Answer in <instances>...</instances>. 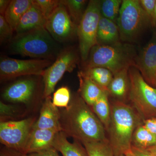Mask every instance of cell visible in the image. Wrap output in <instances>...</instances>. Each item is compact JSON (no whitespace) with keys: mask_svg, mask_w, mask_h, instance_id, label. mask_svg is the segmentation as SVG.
<instances>
[{"mask_svg":"<svg viewBox=\"0 0 156 156\" xmlns=\"http://www.w3.org/2000/svg\"><path fill=\"white\" fill-rule=\"evenodd\" d=\"M60 111L61 131L81 143L107 140L103 124L79 94L71 97L69 106Z\"/></svg>","mask_w":156,"mask_h":156,"instance_id":"obj_1","label":"cell"},{"mask_svg":"<svg viewBox=\"0 0 156 156\" xmlns=\"http://www.w3.org/2000/svg\"><path fill=\"white\" fill-rule=\"evenodd\" d=\"M110 121L106 136L115 156L125 155L131 151V140L136 128L144 120L129 104L109 98Z\"/></svg>","mask_w":156,"mask_h":156,"instance_id":"obj_2","label":"cell"},{"mask_svg":"<svg viewBox=\"0 0 156 156\" xmlns=\"http://www.w3.org/2000/svg\"><path fill=\"white\" fill-rule=\"evenodd\" d=\"M137 56L135 47L130 43L97 44L90 50L88 58L83 63V69L103 67L114 75L126 68L135 66Z\"/></svg>","mask_w":156,"mask_h":156,"instance_id":"obj_3","label":"cell"},{"mask_svg":"<svg viewBox=\"0 0 156 156\" xmlns=\"http://www.w3.org/2000/svg\"><path fill=\"white\" fill-rule=\"evenodd\" d=\"M55 41L46 28L43 27L17 35L11 42V49L14 53L22 56L50 59L56 52Z\"/></svg>","mask_w":156,"mask_h":156,"instance_id":"obj_4","label":"cell"},{"mask_svg":"<svg viewBox=\"0 0 156 156\" xmlns=\"http://www.w3.org/2000/svg\"><path fill=\"white\" fill-rule=\"evenodd\" d=\"M117 24L121 41L130 44L134 42L145 30L152 27L150 20L139 0L122 1Z\"/></svg>","mask_w":156,"mask_h":156,"instance_id":"obj_5","label":"cell"},{"mask_svg":"<svg viewBox=\"0 0 156 156\" xmlns=\"http://www.w3.org/2000/svg\"><path fill=\"white\" fill-rule=\"evenodd\" d=\"M129 74L130 88L128 103L144 121L156 118V88L148 83L135 66L129 68Z\"/></svg>","mask_w":156,"mask_h":156,"instance_id":"obj_6","label":"cell"},{"mask_svg":"<svg viewBox=\"0 0 156 156\" xmlns=\"http://www.w3.org/2000/svg\"><path fill=\"white\" fill-rule=\"evenodd\" d=\"M100 1H89L77 26V35L79 39L80 55L83 62L88 58L92 48L98 44V29L101 16Z\"/></svg>","mask_w":156,"mask_h":156,"instance_id":"obj_7","label":"cell"},{"mask_svg":"<svg viewBox=\"0 0 156 156\" xmlns=\"http://www.w3.org/2000/svg\"><path fill=\"white\" fill-rule=\"evenodd\" d=\"M79 61V55L75 48L70 47L58 53L56 60L44 72L43 97L50 96L54 92L56 84L66 73L72 72L76 67Z\"/></svg>","mask_w":156,"mask_h":156,"instance_id":"obj_8","label":"cell"},{"mask_svg":"<svg viewBox=\"0 0 156 156\" xmlns=\"http://www.w3.org/2000/svg\"><path fill=\"white\" fill-rule=\"evenodd\" d=\"M35 122V118H34L1 122V143L6 147L25 154L27 143Z\"/></svg>","mask_w":156,"mask_h":156,"instance_id":"obj_9","label":"cell"},{"mask_svg":"<svg viewBox=\"0 0 156 156\" xmlns=\"http://www.w3.org/2000/svg\"><path fill=\"white\" fill-rule=\"evenodd\" d=\"M52 64L50 59L23 60L2 57L0 60L1 80H9L21 76H42L45 70Z\"/></svg>","mask_w":156,"mask_h":156,"instance_id":"obj_10","label":"cell"},{"mask_svg":"<svg viewBox=\"0 0 156 156\" xmlns=\"http://www.w3.org/2000/svg\"><path fill=\"white\" fill-rule=\"evenodd\" d=\"M45 28L54 40L59 43L71 41L76 35L77 31V26L73 22L62 1L47 20Z\"/></svg>","mask_w":156,"mask_h":156,"instance_id":"obj_11","label":"cell"},{"mask_svg":"<svg viewBox=\"0 0 156 156\" xmlns=\"http://www.w3.org/2000/svg\"><path fill=\"white\" fill-rule=\"evenodd\" d=\"M135 67L147 82L154 87L156 80V28L151 37L139 54L135 61Z\"/></svg>","mask_w":156,"mask_h":156,"instance_id":"obj_12","label":"cell"},{"mask_svg":"<svg viewBox=\"0 0 156 156\" xmlns=\"http://www.w3.org/2000/svg\"><path fill=\"white\" fill-rule=\"evenodd\" d=\"M36 87V82L33 79L19 80L6 88L3 98L10 102L26 104L33 97Z\"/></svg>","mask_w":156,"mask_h":156,"instance_id":"obj_13","label":"cell"},{"mask_svg":"<svg viewBox=\"0 0 156 156\" xmlns=\"http://www.w3.org/2000/svg\"><path fill=\"white\" fill-rule=\"evenodd\" d=\"M59 131H61L57 129H33L27 143L25 154L39 152L53 147L54 139Z\"/></svg>","mask_w":156,"mask_h":156,"instance_id":"obj_14","label":"cell"},{"mask_svg":"<svg viewBox=\"0 0 156 156\" xmlns=\"http://www.w3.org/2000/svg\"><path fill=\"white\" fill-rule=\"evenodd\" d=\"M129 68H126L113 75L108 88L107 92L110 99L128 103L130 88Z\"/></svg>","mask_w":156,"mask_h":156,"instance_id":"obj_15","label":"cell"},{"mask_svg":"<svg viewBox=\"0 0 156 156\" xmlns=\"http://www.w3.org/2000/svg\"><path fill=\"white\" fill-rule=\"evenodd\" d=\"M60 111L53 105L50 96L45 98L42 105L38 119L33 129H57L61 131L60 126Z\"/></svg>","mask_w":156,"mask_h":156,"instance_id":"obj_16","label":"cell"},{"mask_svg":"<svg viewBox=\"0 0 156 156\" xmlns=\"http://www.w3.org/2000/svg\"><path fill=\"white\" fill-rule=\"evenodd\" d=\"M47 21V18L33 1L32 5L20 20L15 32L19 35L36 29L45 28Z\"/></svg>","mask_w":156,"mask_h":156,"instance_id":"obj_17","label":"cell"},{"mask_svg":"<svg viewBox=\"0 0 156 156\" xmlns=\"http://www.w3.org/2000/svg\"><path fill=\"white\" fill-rule=\"evenodd\" d=\"M97 41L98 44L99 45H113L121 42L117 23L101 16L98 29Z\"/></svg>","mask_w":156,"mask_h":156,"instance_id":"obj_18","label":"cell"},{"mask_svg":"<svg viewBox=\"0 0 156 156\" xmlns=\"http://www.w3.org/2000/svg\"><path fill=\"white\" fill-rule=\"evenodd\" d=\"M80 87L78 94L89 106H91L103 94L104 91L80 71L78 73Z\"/></svg>","mask_w":156,"mask_h":156,"instance_id":"obj_19","label":"cell"},{"mask_svg":"<svg viewBox=\"0 0 156 156\" xmlns=\"http://www.w3.org/2000/svg\"><path fill=\"white\" fill-rule=\"evenodd\" d=\"M67 136L62 131L56 134L53 147L61 153L62 156H88L86 149L82 144L74 140L73 143L68 140Z\"/></svg>","mask_w":156,"mask_h":156,"instance_id":"obj_20","label":"cell"},{"mask_svg":"<svg viewBox=\"0 0 156 156\" xmlns=\"http://www.w3.org/2000/svg\"><path fill=\"white\" fill-rule=\"evenodd\" d=\"M32 0H12L4 14L7 22L15 31L21 17L32 5Z\"/></svg>","mask_w":156,"mask_h":156,"instance_id":"obj_21","label":"cell"},{"mask_svg":"<svg viewBox=\"0 0 156 156\" xmlns=\"http://www.w3.org/2000/svg\"><path fill=\"white\" fill-rule=\"evenodd\" d=\"M81 71L104 91L107 92L109 85L113 77V74L110 70L105 68L97 67L82 69Z\"/></svg>","mask_w":156,"mask_h":156,"instance_id":"obj_22","label":"cell"},{"mask_svg":"<svg viewBox=\"0 0 156 156\" xmlns=\"http://www.w3.org/2000/svg\"><path fill=\"white\" fill-rule=\"evenodd\" d=\"M105 128H108L110 121L111 108L108 93L105 92L93 105L90 106Z\"/></svg>","mask_w":156,"mask_h":156,"instance_id":"obj_23","label":"cell"},{"mask_svg":"<svg viewBox=\"0 0 156 156\" xmlns=\"http://www.w3.org/2000/svg\"><path fill=\"white\" fill-rule=\"evenodd\" d=\"M156 145V136L142 124L134 131L131 140V147L140 149L148 148Z\"/></svg>","mask_w":156,"mask_h":156,"instance_id":"obj_24","label":"cell"},{"mask_svg":"<svg viewBox=\"0 0 156 156\" xmlns=\"http://www.w3.org/2000/svg\"><path fill=\"white\" fill-rule=\"evenodd\" d=\"M88 156H115L108 140L83 144Z\"/></svg>","mask_w":156,"mask_h":156,"instance_id":"obj_25","label":"cell"},{"mask_svg":"<svg viewBox=\"0 0 156 156\" xmlns=\"http://www.w3.org/2000/svg\"><path fill=\"white\" fill-rule=\"evenodd\" d=\"M62 2L66 7L71 18L78 26L83 16L88 1L86 0H63Z\"/></svg>","mask_w":156,"mask_h":156,"instance_id":"obj_26","label":"cell"},{"mask_svg":"<svg viewBox=\"0 0 156 156\" xmlns=\"http://www.w3.org/2000/svg\"><path fill=\"white\" fill-rule=\"evenodd\" d=\"M121 0H102L100 1L101 14L102 17L117 23L121 5Z\"/></svg>","mask_w":156,"mask_h":156,"instance_id":"obj_27","label":"cell"},{"mask_svg":"<svg viewBox=\"0 0 156 156\" xmlns=\"http://www.w3.org/2000/svg\"><path fill=\"white\" fill-rule=\"evenodd\" d=\"M71 97L69 89L66 87H62L53 93L52 101L57 108H66L69 106Z\"/></svg>","mask_w":156,"mask_h":156,"instance_id":"obj_28","label":"cell"},{"mask_svg":"<svg viewBox=\"0 0 156 156\" xmlns=\"http://www.w3.org/2000/svg\"><path fill=\"white\" fill-rule=\"evenodd\" d=\"M34 2L38 6L47 20L53 14L61 3V1L58 0H35Z\"/></svg>","mask_w":156,"mask_h":156,"instance_id":"obj_29","label":"cell"},{"mask_svg":"<svg viewBox=\"0 0 156 156\" xmlns=\"http://www.w3.org/2000/svg\"><path fill=\"white\" fill-rule=\"evenodd\" d=\"M141 7L150 20L152 27H154L156 0H139Z\"/></svg>","mask_w":156,"mask_h":156,"instance_id":"obj_30","label":"cell"},{"mask_svg":"<svg viewBox=\"0 0 156 156\" xmlns=\"http://www.w3.org/2000/svg\"><path fill=\"white\" fill-rule=\"evenodd\" d=\"M14 32L9 25L4 15H0V41L1 43L9 40L11 37Z\"/></svg>","mask_w":156,"mask_h":156,"instance_id":"obj_31","label":"cell"},{"mask_svg":"<svg viewBox=\"0 0 156 156\" xmlns=\"http://www.w3.org/2000/svg\"><path fill=\"white\" fill-rule=\"evenodd\" d=\"M0 113H1V120L4 117H9L13 116L15 113V109L12 105L6 104L4 102H0Z\"/></svg>","mask_w":156,"mask_h":156,"instance_id":"obj_32","label":"cell"},{"mask_svg":"<svg viewBox=\"0 0 156 156\" xmlns=\"http://www.w3.org/2000/svg\"><path fill=\"white\" fill-rule=\"evenodd\" d=\"M0 156H27V155L13 149L4 146L1 148Z\"/></svg>","mask_w":156,"mask_h":156,"instance_id":"obj_33","label":"cell"},{"mask_svg":"<svg viewBox=\"0 0 156 156\" xmlns=\"http://www.w3.org/2000/svg\"><path fill=\"white\" fill-rule=\"evenodd\" d=\"M27 156H60L58 151L54 147H51L46 150L39 152L28 154Z\"/></svg>","mask_w":156,"mask_h":156,"instance_id":"obj_34","label":"cell"},{"mask_svg":"<svg viewBox=\"0 0 156 156\" xmlns=\"http://www.w3.org/2000/svg\"><path fill=\"white\" fill-rule=\"evenodd\" d=\"M143 125L151 133L156 136V118H151L144 120Z\"/></svg>","mask_w":156,"mask_h":156,"instance_id":"obj_35","label":"cell"},{"mask_svg":"<svg viewBox=\"0 0 156 156\" xmlns=\"http://www.w3.org/2000/svg\"><path fill=\"white\" fill-rule=\"evenodd\" d=\"M131 151L135 156H155L145 149L138 148L132 146Z\"/></svg>","mask_w":156,"mask_h":156,"instance_id":"obj_36","label":"cell"},{"mask_svg":"<svg viewBox=\"0 0 156 156\" xmlns=\"http://www.w3.org/2000/svg\"><path fill=\"white\" fill-rule=\"evenodd\" d=\"M11 1L10 0H0V13L1 15H4L5 12L9 7Z\"/></svg>","mask_w":156,"mask_h":156,"instance_id":"obj_37","label":"cell"},{"mask_svg":"<svg viewBox=\"0 0 156 156\" xmlns=\"http://www.w3.org/2000/svg\"><path fill=\"white\" fill-rule=\"evenodd\" d=\"M151 153L154 156H156V145L154 146L148 148L146 149Z\"/></svg>","mask_w":156,"mask_h":156,"instance_id":"obj_38","label":"cell"},{"mask_svg":"<svg viewBox=\"0 0 156 156\" xmlns=\"http://www.w3.org/2000/svg\"><path fill=\"white\" fill-rule=\"evenodd\" d=\"M125 155V156H135L133 153L132 152V151H130L127 153Z\"/></svg>","mask_w":156,"mask_h":156,"instance_id":"obj_39","label":"cell"},{"mask_svg":"<svg viewBox=\"0 0 156 156\" xmlns=\"http://www.w3.org/2000/svg\"><path fill=\"white\" fill-rule=\"evenodd\" d=\"M156 28V9H155V18H154V28Z\"/></svg>","mask_w":156,"mask_h":156,"instance_id":"obj_40","label":"cell"},{"mask_svg":"<svg viewBox=\"0 0 156 156\" xmlns=\"http://www.w3.org/2000/svg\"><path fill=\"white\" fill-rule=\"evenodd\" d=\"M117 156H125V155H120Z\"/></svg>","mask_w":156,"mask_h":156,"instance_id":"obj_41","label":"cell"},{"mask_svg":"<svg viewBox=\"0 0 156 156\" xmlns=\"http://www.w3.org/2000/svg\"><path fill=\"white\" fill-rule=\"evenodd\" d=\"M155 88H156V82H155Z\"/></svg>","mask_w":156,"mask_h":156,"instance_id":"obj_42","label":"cell"}]
</instances>
